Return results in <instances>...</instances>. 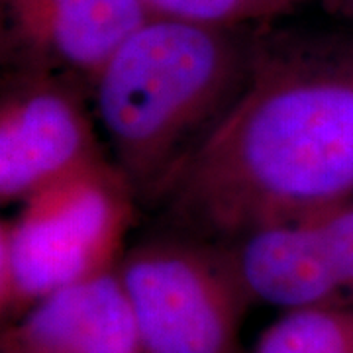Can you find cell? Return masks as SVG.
<instances>
[{"instance_id": "cell-1", "label": "cell", "mask_w": 353, "mask_h": 353, "mask_svg": "<svg viewBox=\"0 0 353 353\" xmlns=\"http://www.w3.org/2000/svg\"><path fill=\"white\" fill-rule=\"evenodd\" d=\"M353 201V34L253 32L248 83L153 204L175 234L234 245Z\"/></svg>"}, {"instance_id": "cell-2", "label": "cell", "mask_w": 353, "mask_h": 353, "mask_svg": "<svg viewBox=\"0 0 353 353\" xmlns=\"http://www.w3.org/2000/svg\"><path fill=\"white\" fill-rule=\"evenodd\" d=\"M253 32L150 16L92 85L112 161L139 204H155L179 167L238 101Z\"/></svg>"}, {"instance_id": "cell-3", "label": "cell", "mask_w": 353, "mask_h": 353, "mask_svg": "<svg viewBox=\"0 0 353 353\" xmlns=\"http://www.w3.org/2000/svg\"><path fill=\"white\" fill-rule=\"evenodd\" d=\"M138 204L110 157L18 204V214L0 224L2 324L55 290L118 269Z\"/></svg>"}, {"instance_id": "cell-4", "label": "cell", "mask_w": 353, "mask_h": 353, "mask_svg": "<svg viewBox=\"0 0 353 353\" xmlns=\"http://www.w3.org/2000/svg\"><path fill=\"white\" fill-rule=\"evenodd\" d=\"M118 273L143 353H238L253 294L232 245L175 234L128 250Z\"/></svg>"}, {"instance_id": "cell-5", "label": "cell", "mask_w": 353, "mask_h": 353, "mask_svg": "<svg viewBox=\"0 0 353 353\" xmlns=\"http://www.w3.org/2000/svg\"><path fill=\"white\" fill-rule=\"evenodd\" d=\"M77 87L85 85L48 71L6 69L0 99L2 206L22 204L61 176L108 157Z\"/></svg>"}, {"instance_id": "cell-6", "label": "cell", "mask_w": 353, "mask_h": 353, "mask_svg": "<svg viewBox=\"0 0 353 353\" xmlns=\"http://www.w3.org/2000/svg\"><path fill=\"white\" fill-rule=\"evenodd\" d=\"M150 16L143 0H0L2 61L92 88L102 67Z\"/></svg>"}, {"instance_id": "cell-7", "label": "cell", "mask_w": 353, "mask_h": 353, "mask_svg": "<svg viewBox=\"0 0 353 353\" xmlns=\"http://www.w3.org/2000/svg\"><path fill=\"white\" fill-rule=\"evenodd\" d=\"M0 353H143L118 269L55 290L4 324Z\"/></svg>"}, {"instance_id": "cell-8", "label": "cell", "mask_w": 353, "mask_h": 353, "mask_svg": "<svg viewBox=\"0 0 353 353\" xmlns=\"http://www.w3.org/2000/svg\"><path fill=\"white\" fill-rule=\"evenodd\" d=\"M232 250L255 301L292 310L347 296L312 218L261 228Z\"/></svg>"}, {"instance_id": "cell-9", "label": "cell", "mask_w": 353, "mask_h": 353, "mask_svg": "<svg viewBox=\"0 0 353 353\" xmlns=\"http://www.w3.org/2000/svg\"><path fill=\"white\" fill-rule=\"evenodd\" d=\"M253 353H353V296L285 310Z\"/></svg>"}, {"instance_id": "cell-10", "label": "cell", "mask_w": 353, "mask_h": 353, "mask_svg": "<svg viewBox=\"0 0 353 353\" xmlns=\"http://www.w3.org/2000/svg\"><path fill=\"white\" fill-rule=\"evenodd\" d=\"M152 16L179 18L222 28L265 24L306 0H143Z\"/></svg>"}, {"instance_id": "cell-11", "label": "cell", "mask_w": 353, "mask_h": 353, "mask_svg": "<svg viewBox=\"0 0 353 353\" xmlns=\"http://www.w3.org/2000/svg\"><path fill=\"white\" fill-rule=\"evenodd\" d=\"M328 250L343 294L353 296V201L312 218Z\"/></svg>"}, {"instance_id": "cell-12", "label": "cell", "mask_w": 353, "mask_h": 353, "mask_svg": "<svg viewBox=\"0 0 353 353\" xmlns=\"http://www.w3.org/2000/svg\"><path fill=\"white\" fill-rule=\"evenodd\" d=\"M341 10L353 20V0H341Z\"/></svg>"}]
</instances>
